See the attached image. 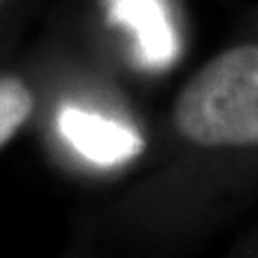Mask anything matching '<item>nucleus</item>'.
Segmentation results:
<instances>
[{
  "label": "nucleus",
  "mask_w": 258,
  "mask_h": 258,
  "mask_svg": "<svg viewBox=\"0 0 258 258\" xmlns=\"http://www.w3.org/2000/svg\"><path fill=\"white\" fill-rule=\"evenodd\" d=\"M170 129L194 213H209L258 174V39L228 45L179 88Z\"/></svg>",
  "instance_id": "nucleus-1"
},
{
  "label": "nucleus",
  "mask_w": 258,
  "mask_h": 258,
  "mask_svg": "<svg viewBox=\"0 0 258 258\" xmlns=\"http://www.w3.org/2000/svg\"><path fill=\"white\" fill-rule=\"evenodd\" d=\"M60 129L78 151L95 161H120L136 155L140 149L138 136L127 127L78 110H64Z\"/></svg>",
  "instance_id": "nucleus-2"
},
{
  "label": "nucleus",
  "mask_w": 258,
  "mask_h": 258,
  "mask_svg": "<svg viewBox=\"0 0 258 258\" xmlns=\"http://www.w3.org/2000/svg\"><path fill=\"white\" fill-rule=\"evenodd\" d=\"M32 110V88L20 76L0 74V149L28 123Z\"/></svg>",
  "instance_id": "nucleus-3"
},
{
  "label": "nucleus",
  "mask_w": 258,
  "mask_h": 258,
  "mask_svg": "<svg viewBox=\"0 0 258 258\" xmlns=\"http://www.w3.org/2000/svg\"><path fill=\"white\" fill-rule=\"evenodd\" d=\"M0 5H3V0H0Z\"/></svg>",
  "instance_id": "nucleus-4"
}]
</instances>
